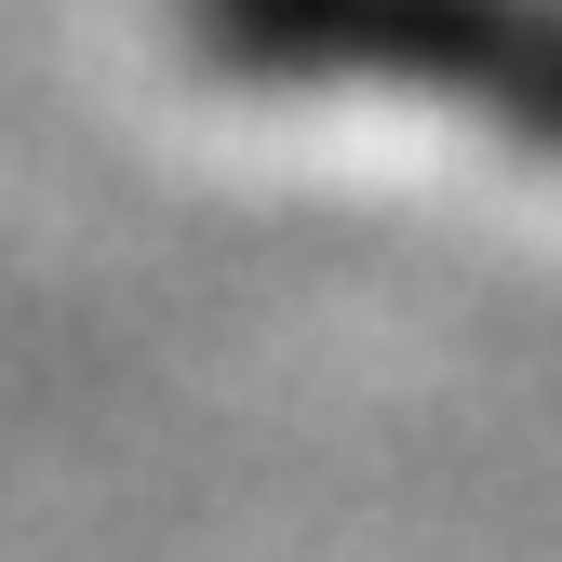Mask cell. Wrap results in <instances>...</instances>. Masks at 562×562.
Here are the masks:
<instances>
[{
	"label": "cell",
	"mask_w": 562,
	"mask_h": 562,
	"mask_svg": "<svg viewBox=\"0 0 562 562\" xmlns=\"http://www.w3.org/2000/svg\"><path fill=\"white\" fill-rule=\"evenodd\" d=\"M201 41L268 81H402L509 108L496 134L562 148V0H201Z\"/></svg>",
	"instance_id": "cell-1"
}]
</instances>
